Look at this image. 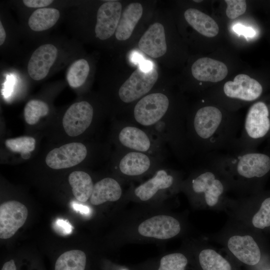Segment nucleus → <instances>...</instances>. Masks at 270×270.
<instances>
[{"instance_id": "1", "label": "nucleus", "mask_w": 270, "mask_h": 270, "mask_svg": "<svg viewBox=\"0 0 270 270\" xmlns=\"http://www.w3.org/2000/svg\"><path fill=\"white\" fill-rule=\"evenodd\" d=\"M187 116L183 112L172 110L171 100L166 94L155 92L138 100L129 116L122 120L148 132L184 162L192 154L187 136Z\"/></svg>"}, {"instance_id": "2", "label": "nucleus", "mask_w": 270, "mask_h": 270, "mask_svg": "<svg viewBox=\"0 0 270 270\" xmlns=\"http://www.w3.org/2000/svg\"><path fill=\"white\" fill-rule=\"evenodd\" d=\"M242 122L235 114L216 105L200 106L187 116V136L192 154L221 150L232 152Z\"/></svg>"}, {"instance_id": "3", "label": "nucleus", "mask_w": 270, "mask_h": 270, "mask_svg": "<svg viewBox=\"0 0 270 270\" xmlns=\"http://www.w3.org/2000/svg\"><path fill=\"white\" fill-rule=\"evenodd\" d=\"M219 172L242 180L261 178L270 172V153L256 150L234 152L211 158Z\"/></svg>"}, {"instance_id": "4", "label": "nucleus", "mask_w": 270, "mask_h": 270, "mask_svg": "<svg viewBox=\"0 0 270 270\" xmlns=\"http://www.w3.org/2000/svg\"><path fill=\"white\" fill-rule=\"evenodd\" d=\"M114 122L113 140L117 148L146 153L165 160L166 148L148 132L122 119Z\"/></svg>"}, {"instance_id": "5", "label": "nucleus", "mask_w": 270, "mask_h": 270, "mask_svg": "<svg viewBox=\"0 0 270 270\" xmlns=\"http://www.w3.org/2000/svg\"><path fill=\"white\" fill-rule=\"evenodd\" d=\"M270 137V110L262 101L254 102L249 108L242 130L232 150H256L265 139Z\"/></svg>"}, {"instance_id": "6", "label": "nucleus", "mask_w": 270, "mask_h": 270, "mask_svg": "<svg viewBox=\"0 0 270 270\" xmlns=\"http://www.w3.org/2000/svg\"><path fill=\"white\" fill-rule=\"evenodd\" d=\"M113 164L118 174L131 178L154 173L163 167L164 160L148 154L117 148Z\"/></svg>"}, {"instance_id": "7", "label": "nucleus", "mask_w": 270, "mask_h": 270, "mask_svg": "<svg viewBox=\"0 0 270 270\" xmlns=\"http://www.w3.org/2000/svg\"><path fill=\"white\" fill-rule=\"evenodd\" d=\"M158 74L154 67L144 72L138 68L121 85L118 91V99L122 104H129L137 102L148 94L158 80Z\"/></svg>"}, {"instance_id": "8", "label": "nucleus", "mask_w": 270, "mask_h": 270, "mask_svg": "<svg viewBox=\"0 0 270 270\" xmlns=\"http://www.w3.org/2000/svg\"><path fill=\"white\" fill-rule=\"evenodd\" d=\"M216 170H200L190 181L191 191L196 194L202 196L210 206L216 204L224 191V184L218 177Z\"/></svg>"}, {"instance_id": "9", "label": "nucleus", "mask_w": 270, "mask_h": 270, "mask_svg": "<svg viewBox=\"0 0 270 270\" xmlns=\"http://www.w3.org/2000/svg\"><path fill=\"white\" fill-rule=\"evenodd\" d=\"M94 119V109L86 101L72 104L66 110L62 120L66 133L76 136L84 133L92 126Z\"/></svg>"}, {"instance_id": "10", "label": "nucleus", "mask_w": 270, "mask_h": 270, "mask_svg": "<svg viewBox=\"0 0 270 270\" xmlns=\"http://www.w3.org/2000/svg\"><path fill=\"white\" fill-rule=\"evenodd\" d=\"M88 154V148L81 142H70L50 150L46 163L54 170L71 168L83 162Z\"/></svg>"}, {"instance_id": "11", "label": "nucleus", "mask_w": 270, "mask_h": 270, "mask_svg": "<svg viewBox=\"0 0 270 270\" xmlns=\"http://www.w3.org/2000/svg\"><path fill=\"white\" fill-rule=\"evenodd\" d=\"M223 94L228 99L239 102H252L262 95L261 84L247 74H239L233 81L226 82L223 86Z\"/></svg>"}, {"instance_id": "12", "label": "nucleus", "mask_w": 270, "mask_h": 270, "mask_svg": "<svg viewBox=\"0 0 270 270\" xmlns=\"http://www.w3.org/2000/svg\"><path fill=\"white\" fill-rule=\"evenodd\" d=\"M28 215L26 207L16 200H9L0 206V238L12 237L25 223Z\"/></svg>"}, {"instance_id": "13", "label": "nucleus", "mask_w": 270, "mask_h": 270, "mask_svg": "<svg viewBox=\"0 0 270 270\" xmlns=\"http://www.w3.org/2000/svg\"><path fill=\"white\" fill-rule=\"evenodd\" d=\"M176 176L174 171L163 166L156 170L151 178L136 186L134 194L142 201L149 200L172 188L176 184Z\"/></svg>"}, {"instance_id": "14", "label": "nucleus", "mask_w": 270, "mask_h": 270, "mask_svg": "<svg viewBox=\"0 0 270 270\" xmlns=\"http://www.w3.org/2000/svg\"><path fill=\"white\" fill-rule=\"evenodd\" d=\"M180 231L178 221L167 215L152 216L142 222L138 227L142 236L159 240H166L176 236Z\"/></svg>"}, {"instance_id": "15", "label": "nucleus", "mask_w": 270, "mask_h": 270, "mask_svg": "<svg viewBox=\"0 0 270 270\" xmlns=\"http://www.w3.org/2000/svg\"><path fill=\"white\" fill-rule=\"evenodd\" d=\"M122 6L116 0L104 3L98 9L94 32L96 36L105 40L116 31L122 15Z\"/></svg>"}, {"instance_id": "16", "label": "nucleus", "mask_w": 270, "mask_h": 270, "mask_svg": "<svg viewBox=\"0 0 270 270\" xmlns=\"http://www.w3.org/2000/svg\"><path fill=\"white\" fill-rule=\"evenodd\" d=\"M58 54L56 48L45 44L37 48L31 56L28 64L30 76L36 80L44 78L55 62Z\"/></svg>"}, {"instance_id": "17", "label": "nucleus", "mask_w": 270, "mask_h": 270, "mask_svg": "<svg viewBox=\"0 0 270 270\" xmlns=\"http://www.w3.org/2000/svg\"><path fill=\"white\" fill-rule=\"evenodd\" d=\"M140 50L152 58L164 56L167 50L163 25L156 22L151 24L140 38Z\"/></svg>"}, {"instance_id": "18", "label": "nucleus", "mask_w": 270, "mask_h": 270, "mask_svg": "<svg viewBox=\"0 0 270 270\" xmlns=\"http://www.w3.org/2000/svg\"><path fill=\"white\" fill-rule=\"evenodd\" d=\"M230 250L240 261L245 264L254 266L260 259V248L250 236H234L228 242Z\"/></svg>"}, {"instance_id": "19", "label": "nucleus", "mask_w": 270, "mask_h": 270, "mask_svg": "<svg viewBox=\"0 0 270 270\" xmlns=\"http://www.w3.org/2000/svg\"><path fill=\"white\" fill-rule=\"evenodd\" d=\"M191 70L195 79L204 82H219L228 73L227 66L224 63L210 58H198L192 64Z\"/></svg>"}, {"instance_id": "20", "label": "nucleus", "mask_w": 270, "mask_h": 270, "mask_svg": "<svg viewBox=\"0 0 270 270\" xmlns=\"http://www.w3.org/2000/svg\"><path fill=\"white\" fill-rule=\"evenodd\" d=\"M122 194V188L118 180L112 178H102L94 184L90 200L94 206L106 202H116Z\"/></svg>"}, {"instance_id": "21", "label": "nucleus", "mask_w": 270, "mask_h": 270, "mask_svg": "<svg viewBox=\"0 0 270 270\" xmlns=\"http://www.w3.org/2000/svg\"><path fill=\"white\" fill-rule=\"evenodd\" d=\"M142 12V6L139 2L130 3L125 8L116 31L117 40H126L130 38Z\"/></svg>"}, {"instance_id": "22", "label": "nucleus", "mask_w": 270, "mask_h": 270, "mask_svg": "<svg viewBox=\"0 0 270 270\" xmlns=\"http://www.w3.org/2000/svg\"><path fill=\"white\" fill-rule=\"evenodd\" d=\"M188 23L200 34L208 38L216 36L219 28L216 21L208 14L196 8H188L184 13Z\"/></svg>"}, {"instance_id": "23", "label": "nucleus", "mask_w": 270, "mask_h": 270, "mask_svg": "<svg viewBox=\"0 0 270 270\" xmlns=\"http://www.w3.org/2000/svg\"><path fill=\"white\" fill-rule=\"evenodd\" d=\"M68 182L77 200L85 202L90 198L94 184L88 174L82 170L72 172L68 176Z\"/></svg>"}, {"instance_id": "24", "label": "nucleus", "mask_w": 270, "mask_h": 270, "mask_svg": "<svg viewBox=\"0 0 270 270\" xmlns=\"http://www.w3.org/2000/svg\"><path fill=\"white\" fill-rule=\"evenodd\" d=\"M60 16L58 10L54 8H42L33 12L28 20L30 28L36 32L48 30L53 26Z\"/></svg>"}, {"instance_id": "25", "label": "nucleus", "mask_w": 270, "mask_h": 270, "mask_svg": "<svg viewBox=\"0 0 270 270\" xmlns=\"http://www.w3.org/2000/svg\"><path fill=\"white\" fill-rule=\"evenodd\" d=\"M86 260L84 252L78 250L67 251L58 258L54 270H84Z\"/></svg>"}, {"instance_id": "26", "label": "nucleus", "mask_w": 270, "mask_h": 270, "mask_svg": "<svg viewBox=\"0 0 270 270\" xmlns=\"http://www.w3.org/2000/svg\"><path fill=\"white\" fill-rule=\"evenodd\" d=\"M90 72L88 62L84 59H79L74 62L68 68L66 78L70 86L77 88L86 82Z\"/></svg>"}, {"instance_id": "27", "label": "nucleus", "mask_w": 270, "mask_h": 270, "mask_svg": "<svg viewBox=\"0 0 270 270\" xmlns=\"http://www.w3.org/2000/svg\"><path fill=\"white\" fill-rule=\"evenodd\" d=\"M198 258L203 270H231L230 263L214 250H204Z\"/></svg>"}, {"instance_id": "28", "label": "nucleus", "mask_w": 270, "mask_h": 270, "mask_svg": "<svg viewBox=\"0 0 270 270\" xmlns=\"http://www.w3.org/2000/svg\"><path fill=\"white\" fill-rule=\"evenodd\" d=\"M4 144L11 151L20 152L24 159H28L30 156V152L35 149L36 140L32 136H22L7 139Z\"/></svg>"}, {"instance_id": "29", "label": "nucleus", "mask_w": 270, "mask_h": 270, "mask_svg": "<svg viewBox=\"0 0 270 270\" xmlns=\"http://www.w3.org/2000/svg\"><path fill=\"white\" fill-rule=\"evenodd\" d=\"M48 112L49 108L46 103L38 100H32L24 107V120L28 124L34 125L41 117L46 116Z\"/></svg>"}, {"instance_id": "30", "label": "nucleus", "mask_w": 270, "mask_h": 270, "mask_svg": "<svg viewBox=\"0 0 270 270\" xmlns=\"http://www.w3.org/2000/svg\"><path fill=\"white\" fill-rule=\"evenodd\" d=\"M187 264L188 260L184 254H170L162 258L158 270H184Z\"/></svg>"}, {"instance_id": "31", "label": "nucleus", "mask_w": 270, "mask_h": 270, "mask_svg": "<svg viewBox=\"0 0 270 270\" xmlns=\"http://www.w3.org/2000/svg\"><path fill=\"white\" fill-rule=\"evenodd\" d=\"M252 223L260 229L270 226V197L262 202L260 210L252 218Z\"/></svg>"}, {"instance_id": "32", "label": "nucleus", "mask_w": 270, "mask_h": 270, "mask_svg": "<svg viewBox=\"0 0 270 270\" xmlns=\"http://www.w3.org/2000/svg\"><path fill=\"white\" fill-rule=\"evenodd\" d=\"M227 4L226 16L230 19H234L244 14L246 10V1L244 0H226Z\"/></svg>"}, {"instance_id": "33", "label": "nucleus", "mask_w": 270, "mask_h": 270, "mask_svg": "<svg viewBox=\"0 0 270 270\" xmlns=\"http://www.w3.org/2000/svg\"><path fill=\"white\" fill-rule=\"evenodd\" d=\"M232 29L238 34L243 35L246 38H252L256 35V32L252 28L245 26L240 24H235Z\"/></svg>"}, {"instance_id": "34", "label": "nucleus", "mask_w": 270, "mask_h": 270, "mask_svg": "<svg viewBox=\"0 0 270 270\" xmlns=\"http://www.w3.org/2000/svg\"><path fill=\"white\" fill-rule=\"evenodd\" d=\"M24 4L29 8H42L51 4L53 0H24Z\"/></svg>"}, {"instance_id": "35", "label": "nucleus", "mask_w": 270, "mask_h": 270, "mask_svg": "<svg viewBox=\"0 0 270 270\" xmlns=\"http://www.w3.org/2000/svg\"><path fill=\"white\" fill-rule=\"evenodd\" d=\"M138 66L144 72L149 71L154 68L151 62L144 60L139 63Z\"/></svg>"}, {"instance_id": "36", "label": "nucleus", "mask_w": 270, "mask_h": 270, "mask_svg": "<svg viewBox=\"0 0 270 270\" xmlns=\"http://www.w3.org/2000/svg\"><path fill=\"white\" fill-rule=\"evenodd\" d=\"M2 270H16V267L13 260L6 262L3 266Z\"/></svg>"}, {"instance_id": "37", "label": "nucleus", "mask_w": 270, "mask_h": 270, "mask_svg": "<svg viewBox=\"0 0 270 270\" xmlns=\"http://www.w3.org/2000/svg\"><path fill=\"white\" fill-rule=\"evenodd\" d=\"M6 38V33L4 28L0 22V45L2 46Z\"/></svg>"}, {"instance_id": "38", "label": "nucleus", "mask_w": 270, "mask_h": 270, "mask_svg": "<svg viewBox=\"0 0 270 270\" xmlns=\"http://www.w3.org/2000/svg\"><path fill=\"white\" fill-rule=\"evenodd\" d=\"M132 60L134 63H140L143 59V57L139 54L134 52L132 56Z\"/></svg>"}, {"instance_id": "39", "label": "nucleus", "mask_w": 270, "mask_h": 270, "mask_svg": "<svg viewBox=\"0 0 270 270\" xmlns=\"http://www.w3.org/2000/svg\"><path fill=\"white\" fill-rule=\"evenodd\" d=\"M194 2H202V0H194Z\"/></svg>"}]
</instances>
